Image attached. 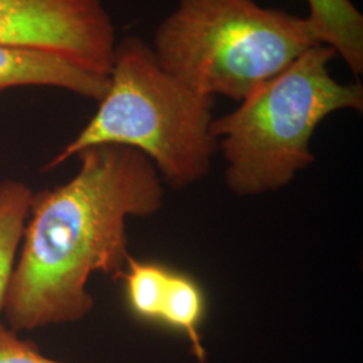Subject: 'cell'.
I'll list each match as a JSON object with an SVG mask.
<instances>
[{
  "instance_id": "obj_1",
  "label": "cell",
  "mask_w": 363,
  "mask_h": 363,
  "mask_svg": "<svg viewBox=\"0 0 363 363\" xmlns=\"http://www.w3.org/2000/svg\"><path fill=\"white\" fill-rule=\"evenodd\" d=\"M76 156L79 169L70 181L33 196L4 308L15 334L91 313V274L120 279L130 259L128 217L163 208L162 178L138 150L104 144Z\"/></svg>"
},
{
  "instance_id": "obj_2",
  "label": "cell",
  "mask_w": 363,
  "mask_h": 363,
  "mask_svg": "<svg viewBox=\"0 0 363 363\" xmlns=\"http://www.w3.org/2000/svg\"><path fill=\"white\" fill-rule=\"evenodd\" d=\"M108 79L94 116L45 169L58 167L85 148L113 144L147 156L174 189L208 177L217 152L213 97L169 74L151 45L139 37L117 42Z\"/></svg>"
},
{
  "instance_id": "obj_3",
  "label": "cell",
  "mask_w": 363,
  "mask_h": 363,
  "mask_svg": "<svg viewBox=\"0 0 363 363\" xmlns=\"http://www.w3.org/2000/svg\"><path fill=\"white\" fill-rule=\"evenodd\" d=\"M337 55L316 45L277 76L261 84L233 112L214 118L211 133L226 162L225 183L240 196L286 187L313 163L310 143L319 124L337 111L362 112L361 82L331 76Z\"/></svg>"
},
{
  "instance_id": "obj_4",
  "label": "cell",
  "mask_w": 363,
  "mask_h": 363,
  "mask_svg": "<svg viewBox=\"0 0 363 363\" xmlns=\"http://www.w3.org/2000/svg\"><path fill=\"white\" fill-rule=\"evenodd\" d=\"M320 43L310 16L255 0H179L151 48L159 65L191 89L241 101Z\"/></svg>"
},
{
  "instance_id": "obj_5",
  "label": "cell",
  "mask_w": 363,
  "mask_h": 363,
  "mask_svg": "<svg viewBox=\"0 0 363 363\" xmlns=\"http://www.w3.org/2000/svg\"><path fill=\"white\" fill-rule=\"evenodd\" d=\"M0 43L55 52L108 77L117 39L103 0H0Z\"/></svg>"
},
{
  "instance_id": "obj_6",
  "label": "cell",
  "mask_w": 363,
  "mask_h": 363,
  "mask_svg": "<svg viewBox=\"0 0 363 363\" xmlns=\"http://www.w3.org/2000/svg\"><path fill=\"white\" fill-rule=\"evenodd\" d=\"M130 312L142 320L171 327L189 337L195 358L205 363L201 325L206 300L199 284L164 265L130 257L121 277Z\"/></svg>"
},
{
  "instance_id": "obj_7",
  "label": "cell",
  "mask_w": 363,
  "mask_h": 363,
  "mask_svg": "<svg viewBox=\"0 0 363 363\" xmlns=\"http://www.w3.org/2000/svg\"><path fill=\"white\" fill-rule=\"evenodd\" d=\"M109 79L55 52L0 43V91L21 86H49L100 101Z\"/></svg>"
},
{
  "instance_id": "obj_8",
  "label": "cell",
  "mask_w": 363,
  "mask_h": 363,
  "mask_svg": "<svg viewBox=\"0 0 363 363\" xmlns=\"http://www.w3.org/2000/svg\"><path fill=\"white\" fill-rule=\"evenodd\" d=\"M33 196L30 187L22 182L0 183V345L18 339L15 333L3 325L1 315L6 308L15 259L22 244Z\"/></svg>"
},
{
  "instance_id": "obj_9",
  "label": "cell",
  "mask_w": 363,
  "mask_h": 363,
  "mask_svg": "<svg viewBox=\"0 0 363 363\" xmlns=\"http://www.w3.org/2000/svg\"><path fill=\"white\" fill-rule=\"evenodd\" d=\"M0 363H70L45 357L38 347L28 340L16 339L10 343L0 345Z\"/></svg>"
}]
</instances>
